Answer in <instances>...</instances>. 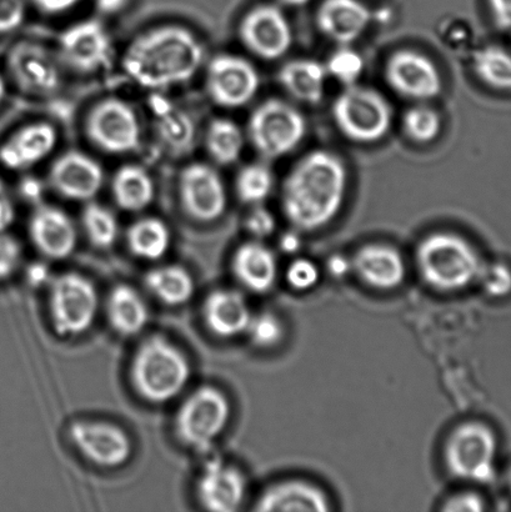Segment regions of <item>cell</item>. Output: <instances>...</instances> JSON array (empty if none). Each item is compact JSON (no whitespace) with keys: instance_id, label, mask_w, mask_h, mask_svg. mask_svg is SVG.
Listing matches in <instances>:
<instances>
[{"instance_id":"cell-1","label":"cell","mask_w":511,"mask_h":512,"mask_svg":"<svg viewBox=\"0 0 511 512\" xmlns=\"http://www.w3.org/2000/svg\"><path fill=\"white\" fill-rule=\"evenodd\" d=\"M349 173L338 154L313 150L285 177L280 193L285 218L299 233H313L338 217L347 197Z\"/></svg>"},{"instance_id":"cell-2","label":"cell","mask_w":511,"mask_h":512,"mask_svg":"<svg viewBox=\"0 0 511 512\" xmlns=\"http://www.w3.org/2000/svg\"><path fill=\"white\" fill-rule=\"evenodd\" d=\"M204 55L203 44L189 29L162 25L132 40L123 55V68L140 87L159 90L193 79Z\"/></svg>"},{"instance_id":"cell-3","label":"cell","mask_w":511,"mask_h":512,"mask_svg":"<svg viewBox=\"0 0 511 512\" xmlns=\"http://www.w3.org/2000/svg\"><path fill=\"white\" fill-rule=\"evenodd\" d=\"M190 375L187 356L162 335L144 340L130 364L133 389L150 404H165L177 398L187 388Z\"/></svg>"},{"instance_id":"cell-4","label":"cell","mask_w":511,"mask_h":512,"mask_svg":"<svg viewBox=\"0 0 511 512\" xmlns=\"http://www.w3.org/2000/svg\"><path fill=\"white\" fill-rule=\"evenodd\" d=\"M484 261L458 234L440 232L428 235L417 249V264L427 284L439 291H459L475 283Z\"/></svg>"},{"instance_id":"cell-5","label":"cell","mask_w":511,"mask_h":512,"mask_svg":"<svg viewBox=\"0 0 511 512\" xmlns=\"http://www.w3.org/2000/svg\"><path fill=\"white\" fill-rule=\"evenodd\" d=\"M332 115L345 138L359 144L378 143L393 124V108L378 90L350 85L335 98Z\"/></svg>"},{"instance_id":"cell-6","label":"cell","mask_w":511,"mask_h":512,"mask_svg":"<svg viewBox=\"0 0 511 512\" xmlns=\"http://www.w3.org/2000/svg\"><path fill=\"white\" fill-rule=\"evenodd\" d=\"M307 129V119L295 105L273 98L253 110L248 138L260 157L275 160L294 152L303 143Z\"/></svg>"},{"instance_id":"cell-7","label":"cell","mask_w":511,"mask_h":512,"mask_svg":"<svg viewBox=\"0 0 511 512\" xmlns=\"http://www.w3.org/2000/svg\"><path fill=\"white\" fill-rule=\"evenodd\" d=\"M50 323L60 338H77L92 328L99 311L97 288L87 276L65 273L49 284Z\"/></svg>"},{"instance_id":"cell-8","label":"cell","mask_w":511,"mask_h":512,"mask_svg":"<svg viewBox=\"0 0 511 512\" xmlns=\"http://www.w3.org/2000/svg\"><path fill=\"white\" fill-rule=\"evenodd\" d=\"M230 416L232 406L227 395L215 386L204 385L179 406L174 418L175 435L188 448L208 450L227 429Z\"/></svg>"},{"instance_id":"cell-9","label":"cell","mask_w":511,"mask_h":512,"mask_svg":"<svg viewBox=\"0 0 511 512\" xmlns=\"http://www.w3.org/2000/svg\"><path fill=\"white\" fill-rule=\"evenodd\" d=\"M498 441L489 426L467 423L458 426L445 445L444 459L455 478L489 484L495 479Z\"/></svg>"},{"instance_id":"cell-10","label":"cell","mask_w":511,"mask_h":512,"mask_svg":"<svg viewBox=\"0 0 511 512\" xmlns=\"http://www.w3.org/2000/svg\"><path fill=\"white\" fill-rule=\"evenodd\" d=\"M85 132L95 147L109 154L132 153L142 139L137 113L119 98H107L95 104L85 120Z\"/></svg>"},{"instance_id":"cell-11","label":"cell","mask_w":511,"mask_h":512,"mask_svg":"<svg viewBox=\"0 0 511 512\" xmlns=\"http://www.w3.org/2000/svg\"><path fill=\"white\" fill-rule=\"evenodd\" d=\"M10 77L23 93L34 97H50L62 85V63L57 53L44 45L23 40L8 53Z\"/></svg>"},{"instance_id":"cell-12","label":"cell","mask_w":511,"mask_h":512,"mask_svg":"<svg viewBox=\"0 0 511 512\" xmlns=\"http://www.w3.org/2000/svg\"><path fill=\"white\" fill-rule=\"evenodd\" d=\"M205 87L219 107L242 108L257 97L260 75L248 59L235 54H219L208 64Z\"/></svg>"},{"instance_id":"cell-13","label":"cell","mask_w":511,"mask_h":512,"mask_svg":"<svg viewBox=\"0 0 511 512\" xmlns=\"http://www.w3.org/2000/svg\"><path fill=\"white\" fill-rule=\"evenodd\" d=\"M384 77L395 93L417 103H428L443 92L437 64L418 50L400 49L385 63Z\"/></svg>"},{"instance_id":"cell-14","label":"cell","mask_w":511,"mask_h":512,"mask_svg":"<svg viewBox=\"0 0 511 512\" xmlns=\"http://www.w3.org/2000/svg\"><path fill=\"white\" fill-rule=\"evenodd\" d=\"M70 444L90 464L103 469H117L133 455L129 435L107 421L79 420L69 426Z\"/></svg>"},{"instance_id":"cell-15","label":"cell","mask_w":511,"mask_h":512,"mask_svg":"<svg viewBox=\"0 0 511 512\" xmlns=\"http://www.w3.org/2000/svg\"><path fill=\"white\" fill-rule=\"evenodd\" d=\"M112 52V38L99 19L70 25L59 37L60 63L77 73L98 72L108 64Z\"/></svg>"},{"instance_id":"cell-16","label":"cell","mask_w":511,"mask_h":512,"mask_svg":"<svg viewBox=\"0 0 511 512\" xmlns=\"http://www.w3.org/2000/svg\"><path fill=\"white\" fill-rule=\"evenodd\" d=\"M180 204L190 218L200 223H212L223 217L228 205L223 178L205 163H193L180 174Z\"/></svg>"},{"instance_id":"cell-17","label":"cell","mask_w":511,"mask_h":512,"mask_svg":"<svg viewBox=\"0 0 511 512\" xmlns=\"http://www.w3.org/2000/svg\"><path fill=\"white\" fill-rule=\"evenodd\" d=\"M239 37L250 53L264 60L283 58L293 45V30L278 5L250 9L239 24Z\"/></svg>"},{"instance_id":"cell-18","label":"cell","mask_w":511,"mask_h":512,"mask_svg":"<svg viewBox=\"0 0 511 512\" xmlns=\"http://www.w3.org/2000/svg\"><path fill=\"white\" fill-rule=\"evenodd\" d=\"M49 187L65 199L88 203L104 184V170L97 160L79 150H68L54 160Z\"/></svg>"},{"instance_id":"cell-19","label":"cell","mask_w":511,"mask_h":512,"mask_svg":"<svg viewBox=\"0 0 511 512\" xmlns=\"http://www.w3.org/2000/svg\"><path fill=\"white\" fill-rule=\"evenodd\" d=\"M28 232L35 249L49 260L67 259L77 248L78 229L73 219L54 205H37Z\"/></svg>"},{"instance_id":"cell-20","label":"cell","mask_w":511,"mask_h":512,"mask_svg":"<svg viewBox=\"0 0 511 512\" xmlns=\"http://www.w3.org/2000/svg\"><path fill=\"white\" fill-rule=\"evenodd\" d=\"M247 481L242 471L212 458L205 463L197 483V496L205 510L233 512L243 504Z\"/></svg>"},{"instance_id":"cell-21","label":"cell","mask_w":511,"mask_h":512,"mask_svg":"<svg viewBox=\"0 0 511 512\" xmlns=\"http://www.w3.org/2000/svg\"><path fill=\"white\" fill-rule=\"evenodd\" d=\"M57 143L58 132L52 124L25 125L0 145V164L14 172H23L47 158Z\"/></svg>"},{"instance_id":"cell-22","label":"cell","mask_w":511,"mask_h":512,"mask_svg":"<svg viewBox=\"0 0 511 512\" xmlns=\"http://www.w3.org/2000/svg\"><path fill=\"white\" fill-rule=\"evenodd\" d=\"M315 19L324 37L339 45H350L368 29L372 12L360 0H323Z\"/></svg>"},{"instance_id":"cell-23","label":"cell","mask_w":511,"mask_h":512,"mask_svg":"<svg viewBox=\"0 0 511 512\" xmlns=\"http://www.w3.org/2000/svg\"><path fill=\"white\" fill-rule=\"evenodd\" d=\"M352 265L358 278L377 290L397 289L407 274L403 256L384 244L365 245L355 254Z\"/></svg>"},{"instance_id":"cell-24","label":"cell","mask_w":511,"mask_h":512,"mask_svg":"<svg viewBox=\"0 0 511 512\" xmlns=\"http://www.w3.org/2000/svg\"><path fill=\"white\" fill-rule=\"evenodd\" d=\"M252 316L247 299L237 290H215L204 301L205 326L218 338L230 339L245 334Z\"/></svg>"},{"instance_id":"cell-25","label":"cell","mask_w":511,"mask_h":512,"mask_svg":"<svg viewBox=\"0 0 511 512\" xmlns=\"http://www.w3.org/2000/svg\"><path fill=\"white\" fill-rule=\"evenodd\" d=\"M232 269L239 283L255 294L272 290L278 278L277 258L260 240L240 245L233 255Z\"/></svg>"},{"instance_id":"cell-26","label":"cell","mask_w":511,"mask_h":512,"mask_svg":"<svg viewBox=\"0 0 511 512\" xmlns=\"http://www.w3.org/2000/svg\"><path fill=\"white\" fill-rule=\"evenodd\" d=\"M150 102L159 142L172 154L188 153L197 135L192 117L160 95H154Z\"/></svg>"},{"instance_id":"cell-27","label":"cell","mask_w":511,"mask_h":512,"mask_svg":"<svg viewBox=\"0 0 511 512\" xmlns=\"http://www.w3.org/2000/svg\"><path fill=\"white\" fill-rule=\"evenodd\" d=\"M255 510L262 512H325L330 510L327 496L305 481H285L270 486L260 496Z\"/></svg>"},{"instance_id":"cell-28","label":"cell","mask_w":511,"mask_h":512,"mask_svg":"<svg viewBox=\"0 0 511 512\" xmlns=\"http://www.w3.org/2000/svg\"><path fill=\"white\" fill-rule=\"evenodd\" d=\"M327 79L325 65L309 58L289 60L278 73L279 83L285 92L297 102L309 105L322 102Z\"/></svg>"},{"instance_id":"cell-29","label":"cell","mask_w":511,"mask_h":512,"mask_svg":"<svg viewBox=\"0 0 511 512\" xmlns=\"http://www.w3.org/2000/svg\"><path fill=\"white\" fill-rule=\"evenodd\" d=\"M105 311L112 329L124 338L142 333L148 325V305L143 296L129 285L120 284L110 291Z\"/></svg>"},{"instance_id":"cell-30","label":"cell","mask_w":511,"mask_h":512,"mask_svg":"<svg viewBox=\"0 0 511 512\" xmlns=\"http://www.w3.org/2000/svg\"><path fill=\"white\" fill-rule=\"evenodd\" d=\"M154 182L150 174L139 165L129 164L119 168L112 180V195L118 208L138 213L153 203Z\"/></svg>"},{"instance_id":"cell-31","label":"cell","mask_w":511,"mask_h":512,"mask_svg":"<svg viewBox=\"0 0 511 512\" xmlns=\"http://www.w3.org/2000/svg\"><path fill=\"white\" fill-rule=\"evenodd\" d=\"M144 284L155 299L168 306L187 304L195 291L192 274L179 265H163L148 271Z\"/></svg>"},{"instance_id":"cell-32","label":"cell","mask_w":511,"mask_h":512,"mask_svg":"<svg viewBox=\"0 0 511 512\" xmlns=\"http://www.w3.org/2000/svg\"><path fill=\"white\" fill-rule=\"evenodd\" d=\"M127 244L134 256L157 261L167 255L172 245V233L164 220L145 217L135 220L127 232Z\"/></svg>"},{"instance_id":"cell-33","label":"cell","mask_w":511,"mask_h":512,"mask_svg":"<svg viewBox=\"0 0 511 512\" xmlns=\"http://www.w3.org/2000/svg\"><path fill=\"white\" fill-rule=\"evenodd\" d=\"M245 135L234 120L219 118L209 124L205 133V148L218 165L228 167L242 157Z\"/></svg>"},{"instance_id":"cell-34","label":"cell","mask_w":511,"mask_h":512,"mask_svg":"<svg viewBox=\"0 0 511 512\" xmlns=\"http://www.w3.org/2000/svg\"><path fill=\"white\" fill-rule=\"evenodd\" d=\"M473 72L484 85L498 92L511 93V53L497 44L477 50L472 60Z\"/></svg>"},{"instance_id":"cell-35","label":"cell","mask_w":511,"mask_h":512,"mask_svg":"<svg viewBox=\"0 0 511 512\" xmlns=\"http://www.w3.org/2000/svg\"><path fill=\"white\" fill-rule=\"evenodd\" d=\"M82 227L85 237L98 249L112 248L119 238L117 215L104 205L90 200L83 209Z\"/></svg>"},{"instance_id":"cell-36","label":"cell","mask_w":511,"mask_h":512,"mask_svg":"<svg viewBox=\"0 0 511 512\" xmlns=\"http://www.w3.org/2000/svg\"><path fill=\"white\" fill-rule=\"evenodd\" d=\"M274 185V173L267 163L248 164L235 178V193L240 202L253 207L263 204L272 195Z\"/></svg>"},{"instance_id":"cell-37","label":"cell","mask_w":511,"mask_h":512,"mask_svg":"<svg viewBox=\"0 0 511 512\" xmlns=\"http://www.w3.org/2000/svg\"><path fill=\"white\" fill-rule=\"evenodd\" d=\"M443 122L438 110L427 103L413 105L403 117L404 133L417 144L433 143L442 132Z\"/></svg>"},{"instance_id":"cell-38","label":"cell","mask_w":511,"mask_h":512,"mask_svg":"<svg viewBox=\"0 0 511 512\" xmlns=\"http://www.w3.org/2000/svg\"><path fill=\"white\" fill-rule=\"evenodd\" d=\"M328 77L337 80L344 87L358 83L364 72V59L350 45H340V48L330 55L327 63Z\"/></svg>"},{"instance_id":"cell-39","label":"cell","mask_w":511,"mask_h":512,"mask_svg":"<svg viewBox=\"0 0 511 512\" xmlns=\"http://www.w3.org/2000/svg\"><path fill=\"white\" fill-rule=\"evenodd\" d=\"M245 334L257 348L272 349L283 340L285 330L278 316L272 313H262L252 316Z\"/></svg>"},{"instance_id":"cell-40","label":"cell","mask_w":511,"mask_h":512,"mask_svg":"<svg viewBox=\"0 0 511 512\" xmlns=\"http://www.w3.org/2000/svg\"><path fill=\"white\" fill-rule=\"evenodd\" d=\"M477 283L492 298H505L511 293V270L503 263H483Z\"/></svg>"},{"instance_id":"cell-41","label":"cell","mask_w":511,"mask_h":512,"mask_svg":"<svg viewBox=\"0 0 511 512\" xmlns=\"http://www.w3.org/2000/svg\"><path fill=\"white\" fill-rule=\"evenodd\" d=\"M287 281L293 289L307 291L313 289L320 279L318 266L308 259H297L288 266Z\"/></svg>"},{"instance_id":"cell-42","label":"cell","mask_w":511,"mask_h":512,"mask_svg":"<svg viewBox=\"0 0 511 512\" xmlns=\"http://www.w3.org/2000/svg\"><path fill=\"white\" fill-rule=\"evenodd\" d=\"M245 228L252 237L262 242L263 239L272 237L277 230V219L263 204L253 205L245 218Z\"/></svg>"},{"instance_id":"cell-43","label":"cell","mask_w":511,"mask_h":512,"mask_svg":"<svg viewBox=\"0 0 511 512\" xmlns=\"http://www.w3.org/2000/svg\"><path fill=\"white\" fill-rule=\"evenodd\" d=\"M22 247L7 232L0 233V281L12 278L22 263Z\"/></svg>"},{"instance_id":"cell-44","label":"cell","mask_w":511,"mask_h":512,"mask_svg":"<svg viewBox=\"0 0 511 512\" xmlns=\"http://www.w3.org/2000/svg\"><path fill=\"white\" fill-rule=\"evenodd\" d=\"M25 0H0V34L18 29L25 18Z\"/></svg>"},{"instance_id":"cell-45","label":"cell","mask_w":511,"mask_h":512,"mask_svg":"<svg viewBox=\"0 0 511 512\" xmlns=\"http://www.w3.org/2000/svg\"><path fill=\"white\" fill-rule=\"evenodd\" d=\"M485 508L484 500L475 494H460L449 499L443 510L450 512H479Z\"/></svg>"},{"instance_id":"cell-46","label":"cell","mask_w":511,"mask_h":512,"mask_svg":"<svg viewBox=\"0 0 511 512\" xmlns=\"http://www.w3.org/2000/svg\"><path fill=\"white\" fill-rule=\"evenodd\" d=\"M15 220V205L7 185L0 179V233L8 232Z\"/></svg>"},{"instance_id":"cell-47","label":"cell","mask_w":511,"mask_h":512,"mask_svg":"<svg viewBox=\"0 0 511 512\" xmlns=\"http://www.w3.org/2000/svg\"><path fill=\"white\" fill-rule=\"evenodd\" d=\"M53 278L54 276H52V270H50L49 265L40 263V261L30 264L27 271H25V279L34 289H42L45 286H49Z\"/></svg>"},{"instance_id":"cell-48","label":"cell","mask_w":511,"mask_h":512,"mask_svg":"<svg viewBox=\"0 0 511 512\" xmlns=\"http://www.w3.org/2000/svg\"><path fill=\"white\" fill-rule=\"evenodd\" d=\"M494 24L499 29L511 30V0H487Z\"/></svg>"},{"instance_id":"cell-49","label":"cell","mask_w":511,"mask_h":512,"mask_svg":"<svg viewBox=\"0 0 511 512\" xmlns=\"http://www.w3.org/2000/svg\"><path fill=\"white\" fill-rule=\"evenodd\" d=\"M80 0H32V3L44 14H62L72 9Z\"/></svg>"},{"instance_id":"cell-50","label":"cell","mask_w":511,"mask_h":512,"mask_svg":"<svg viewBox=\"0 0 511 512\" xmlns=\"http://www.w3.org/2000/svg\"><path fill=\"white\" fill-rule=\"evenodd\" d=\"M328 271L334 278L342 279L353 270L352 260L343 255H334L328 261Z\"/></svg>"},{"instance_id":"cell-51","label":"cell","mask_w":511,"mask_h":512,"mask_svg":"<svg viewBox=\"0 0 511 512\" xmlns=\"http://www.w3.org/2000/svg\"><path fill=\"white\" fill-rule=\"evenodd\" d=\"M20 192L29 202H39L43 195L42 184L34 178L24 179L22 185H20Z\"/></svg>"},{"instance_id":"cell-52","label":"cell","mask_w":511,"mask_h":512,"mask_svg":"<svg viewBox=\"0 0 511 512\" xmlns=\"http://www.w3.org/2000/svg\"><path fill=\"white\" fill-rule=\"evenodd\" d=\"M279 248L284 254H295L302 248V238H300L298 230L288 232L280 238Z\"/></svg>"},{"instance_id":"cell-53","label":"cell","mask_w":511,"mask_h":512,"mask_svg":"<svg viewBox=\"0 0 511 512\" xmlns=\"http://www.w3.org/2000/svg\"><path fill=\"white\" fill-rule=\"evenodd\" d=\"M98 12L103 15H115L127 7L129 0H94Z\"/></svg>"},{"instance_id":"cell-54","label":"cell","mask_w":511,"mask_h":512,"mask_svg":"<svg viewBox=\"0 0 511 512\" xmlns=\"http://www.w3.org/2000/svg\"><path fill=\"white\" fill-rule=\"evenodd\" d=\"M279 5H283V7L288 8H299L303 7V5L308 4L310 0H277Z\"/></svg>"},{"instance_id":"cell-55","label":"cell","mask_w":511,"mask_h":512,"mask_svg":"<svg viewBox=\"0 0 511 512\" xmlns=\"http://www.w3.org/2000/svg\"><path fill=\"white\" fill-rule=\"evenodd\" d=\"M5 94H7V83H5L3 74L0 72V105L3 103Z\"/></svg>"},{"instance_id":"cell-56","label":"cell","mask_w":511,"mask_h":512,"mask_svg":"<svg viewBox=\"0 0 511 512\" xmlns=\"http://www.w3.org/2000/svg\"><path fill=\"white\" fill-rule=\"evenodd\" d=\"M507 483H508V486H509V488L511 490V466H510V468L508 470V473H507Z\"/></svg>"}]
</instances>
